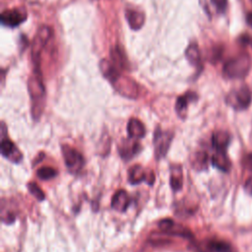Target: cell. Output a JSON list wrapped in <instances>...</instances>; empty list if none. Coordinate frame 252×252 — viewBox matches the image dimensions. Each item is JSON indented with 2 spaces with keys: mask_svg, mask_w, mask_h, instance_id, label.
<instances>
[{
  "mask_svg": "<svg viewBox=\"0 0 252 252\" xmlns=\"http://www.w3.org/2000/svg\"><path fill=\"white\" fill-rule=\"evenodd\" d=\"M29 91L33 99V115L39 116L42 110L41 102L44 97V87L40 72V65H34V75L29 81Z\"/></svg>",
  "mask_w": 252,
  "mask_h": 252,
  "instance_id": "cell-1",
  "label": "cell"
},
{
  "mask_svg": "<svg viewBox=\"0 0 252 252\" xmlns=\"http://www.w3.org/2000/svg\"><path fill=\"white\" fill-rule=\"evenodd\" d=\"M251 59L247 55H241L230 59L224 66V75L229 79H241L250 69Z\"/></svg>",
  "mask_w": 252,
  "mask_h": 252,
  "instance_id": "cell-2",
  "label": "cell"
},
{
  "mask_svg": "<svg viewBox=\"0 0 252 252\" xmlns=\"http://www.w3.org/2000/svg\"><path fill=\"white\" fill-rule=\"evenodd\" d=\"M52 36V29L42 26L37 33L32 45V59L35 64H40V55L47 40Z\"/></svg>",
  "mask_w": 252,
  "mask_h": 252,
  "instance_id": "cell-3",
  "label": "cell"
},
{
  "mask_svg": "<svg viewBox=\"0 0 252 252\" xmlns=\"http://www.w3.org/2000/svg\"><path fill=\"white\" fill-rule=\"evenodd\" d=\"M251 99H252V95L250 90L247 87L243 86L238 90L232 92L228 96L227 102L233 109L242 111L247 109L250 106Z\"/></svg>",
  "mask_w": 252,
  "mask_h": 252,
  "instance_id": "cell-4",
  "label": "cell"
},
{
  "mask_svg": "<svg viewBox=\"0 0 252 252\" xmlns=\"http://www.w3.org/2000/svg\"><path fill=\"white\" fill-rule=\"evenodd\" d=\"M62 153L65 165L70 173L78 174L85 165V160L78 151L68 145L62 146Z\"/></svg>",
  "mask_w": 252,
  "mask_h": 252,
  "instance_id": "cell-5",
  "label": "cell"
},
{
  "mask_svg": "<svg viewBox=\"0 0 252 252\" xmlns=\"http://www.w3.org/2000/svg\"><path fill=\"white\" fill-rule=\"evenodd\" d=\"M173 141L172 132H164L160 128H157L154 135V148L155 154L158 160L164 158L170 149L171 143Z\"/></svg>",
  "mask_w": 252,
  "mask_h": 252,
  "instance_id": "cell-6",
  "label": "cell"
},
{
  "mask_svg": "<svg viewBox=\"0 0 252 252\" xmlns=\"http://www.w3.org/2000/svg\"><path fill=\"white\" fill-rule=\"evenodd\" d=\"M159 228L165 234L174 235V236H181L184 238H191L193 237L192 233L185 227H182L179 224L174 223L173 220L165 219L159 223Z\"/></svg>",
  "mask_w": 252,
  "mask_h": 252,
  "instance_id": "cell-7",
  "label": "cell"
},
{
  "mask_svg": "<svg viewBox=\"0 0 252 252\" xmlns=\"http://www.w3.org/2000/svg\"><path fill=\"white\" fill-rule=\"evenodd\" d=\"M27 19V12L23 8L6 10L1 14V23L4 26L15 28L24 23Z\"/></svg>",
  "mask_w": 252,
  "mask_h": 252,
  "instance_id": "cell-8",
  "label": "cell"
},
{
  "mask_svg": "<svg viewBox=\"0 0 252 252\" xmlns=\"http://www.w3.org/2000/svg\"><path fill=\"white\" fill-rule=\"evenodd\" d=\"M112 83L114 84L116 89L123 96H126L129 97H135L138 94V88L135 82L129 80L128 78H124L121 75H119Z\"/></svg>",
  "mask_w": 252,
  "mask_h": 252,
  "instance_id": "cell-9",
  "label": "cell"
},
{
  "mask_svg": "<svg viewBox=\"0 0 252 252\" xmlns=\"http://www.w3.org/2000/svg\"><path fill=\"white\" fill-rule=\"evenodd\" d=\"M1 154L13 163H19L23 159V155L14 143L7 137H2L1 141Z\"/></svg>",
  "mask_w": 252,
  "mask_h": 252,
  "instance_id": "cell-10",
  "label": "cell"
},
{
  "mask_svg": "<svg viewBox=\"0 0 252 252\" xmlns=\"http://www.w3.org/2000/svg\"><path fill=\"white\" fill-rule=\"evenodd\" d=\"M198 252H232V246L223 240H209L196 245Z\"/></svg>",
  "mask_w": 252,
  "mask_h": 252,
  "instance_id": "cell-11",
  "label": "cell"
},
{
  "mask_svg": "<svg viewBox=\"0 0 252 252\" xmlns=\"http://www.w3.org/2000/svg\"><path fill=\"white\" fill-rule=\"evenodd\" d=\"M131 203V199L128 195V193L121 189L118 190L113 197L112 200V207L113 209L118 211V212H124L127 210Z\"/></svg>",
  "mask_w": 252,
  "mask_h": 252,
  "instance_id": "cell-12",
  "label": "cell"
},
{
  "mask_svg": "<svg viewBox=\"0 0 252 252\" xmlns=\"http://www.w3.org/2000/svg\"><path fill=\"white\" fill-rule=\"evenodd\" d=\"M135 140L136 139L129 137V140L124 141V143L119 146V153L123 159L129 160L140 152L141 146Z\"/></svg>",
  "mask_w": 252,
  "mask_h": 252,
  "instance_id": "cell-13",
  "label": "cell"
},
{
  "mask_svg": "<svg viewBox=\"0 0 252 252\" xmlns=\"http://www.w3.org/2000/svg\"><path fill=\"white\" fill-rule=\"evenodd\" d=\"M128 179L131 184H139L142 181H147L149 184H152V181H150V173L147 174L140 165H136L129 170Z\"/></svg>",
  "mask_w": 252,
  "mask_h": 252,
  "instance_id": "cell-14",
  "label": "cell"
},
{
  "mask_svg": "<svg viewBox=\"0 0 252 252\" xmlns=\"http://www.w3.org/2000/svg\"><path fill=\"white\" fill-rule=\"evenodd\" d=\"M211 161L213 166L222 172H229L232 168V163L226 153V151L216 150L215 154L212 156Z\"/></svg>",
  "mask_w": 252,
  "mask_h": 252,
  "instance_id": "cell-15",
  "label": "cell"
},
{
  "mask_svg": "<svg viewBox=\"0 0 252 252\" xmlns=\"http://www.w3.org/2000/svg\"><path fill=\"white\" fill-rule=\"evenodd\" d=\"M127 132L130 138L141 139L145 136L146 130L144 124L137 118H131L127 125Z\"/></svg>",
  "mask_w": 252,
  "mask_h": 252,
  "instance_id": "cell-16",
  "label": "cell"
},
{
  "mask_svg": "<svg viewBox=\"0 0 252 252\" xmlns=\"http://www.w3.org/2000/svg\"><path fill=\"white\" fill-rule=\"evenodd\" d=\"M231 142V136L226 131H217L212 136V145L216 150L226 151Z\"/></svg>",
  "mask_w": 252,
  "mask_h": 252,
  "instance_id": "cell-17",
  "label": "cell"
},
{
  "mask_svg": "<svg viewBox=\"0 0 252 252\" xmlns=\"http://www.w3.org/2000/svg\"><path fill=\"white\" fill-rule=\"evenodd\" d=\"M197 98V96L195 93H187L184 96H181L177 98L176 104H175V111L177 113V115L181 117H183L185 116L186 110H187V106L188 103L192 102V100H195Z\"/></svg>",
  "mask_w": 252,
  "mask_h": 252,
  "instance_id": "cell-18",
  "label": "cell"
},
{
  "mask_svg": "<svg viewBox=\"0 0 252 252\" xmlns=\"http://www.w3.org/2000/svg\"><path fill=\"white\" fill-rule=\"evenodd\" d=\"M112 63L116 67L119 71L126 69L127 60L122 52V49L119 46H116L112 49Z\"/></svg>",
  "mask_w": 252,
  "mask_h": 252,
  "instance_id": "cell-19",
  "label": "cell"
},
{
  "mask_svg": "<svg viewBox=\"0 0 252 252\" xmlns=\"http://www.w3.org/2000/svg\"><path fill=\"white\" fill-rule=\"evenodd\" d=\"M126 19L129 26L133 30L141 29L145 21L144 15L141 12H138L135 10H128L126 12Z\"/></svg>",
  "mask_w": 252,
  "mask_h": 252,
  "instance_id": "cell-20",
  "label": "cell"
},
{
  "mask_svg": "<svg viewBox=\"0 0 252 252\" xmlns=\"http://www.w3.org/2000/svg\"><path fill=\"white\" fill-rule=\"evenodd\" d=\"M185 56L189 63H191L193 66L198 67L201 64V54L196 43H192L187 47Z\"/></svg>",
  "mask_w": 252,
  "mask_h": 252,
  "instance_id": "cell-21",
  "label": "cell"
},
{
  "mask_svg": "<svg viewBox=\"0 0 252 252\" xmlns=\"http://www.w3.org/2000/svg\"><path fill=\"white\" fill-rule=\"evenodd\" d=\"M208 155L206 152H197L192 160V166L196 171H202L207 168Z\"/></svg>",
  "mask_w": 252,
  "mask_h": 252,
  "instance_id": "cell-22",
  "label": "cell"
},
{
  "mask_svg": "<svg viewBox=\"0 0 252 252\" xmlns=\"http://www.w3.org/2000/svg\"><path fill=\"white\" fill-rule=\"evenodd\" d=\"M37 175L41 180H48L56 177L58 175L57 170L50 168V167H42L37 172Z\"/></svg>",
  "mask_w": 252,
  "mask_h": 252,
  "instance_id": "cell-23",
  "label": "cell"
},
{
  "mask_svg": "<svg viewBox=\"0 0 252 252\" xmlns=\"http://www.w3.org/2000/svg\"><path fill=\"white\" fill-rule=\"evenodd\" d=\"M171 186L174 191H178L182 187V173L179 171L178 174L172 173L171 175Z\"/></svg>",
  "mask_w": 252,
  "mask_h": 252,
  "instance_id": "cell-24",
  "label": "cell"
},
{
  "mask_svg": "<svg viewBox=\"0 0 252 252\" xmlns=\"http://www.w3.org/2000/svg\"><path fill=\"white\" fill-rule=\"evenodd\" d=\"M28 189H29L30 193H31L34 197H36L38 200L41 201V200L44 199L45 196H44L43 191L38 186V184H37L36 182H30V183L28 184Z\"/></svg>",
  "mask_w": 252,
  "mask_h": 252,
  "instance_id": "cell-25",
  "label": "cell"
},
{
  "mask_svg": "<svg viewBox=\"0 0 252 252\" xmlns=\"http://www.w3.org/2000/svg\"><path fill=\"white\" fill-rule=\"evenodd\" d=\"M211 2L219 13H224L227 10L228 0H211Z\"/></svg>",
  "mask_w": 252,
  "mask_h": 252,
  "instance_id": "cell-26",
  "label": "cell"
},
{
  "mask_svg": "<svg viewBox=\"0 0 252 252\" xmlns=\"http://www.w3.org/2000/svg\"><path fill=\"white\" fill-rule=\"evenodd\" d=\"M243 166L244 168L252 173V153L247 154L243 159Z\"/></svg>",
  "mask_w": 252,
  "mask_h": 252,
  "instance_id": "cell-27",
  "label": "cell"
},
{
  "mask_svg": "<svg viewBox=\"0 0 252 252\" xmlns=\"http://www.w3.org/2000/svg\"><path fill=\"white\" fill-rule=\"evenodd\" d=\"M245 189L248 191L249 194L252 195V177L249 178L247 181H246V184H245Z\"/></svg>",
  "mask_w": 252,
  "mask_h": 252,
  "instance_id": "cell-28",
  "label": "cell"
},
{
  "mask_svg": "<svg viewBox=\"0 0 252 252\" xmlns=\"http://www.w3.org/2000/svg\"><path fill=\"white\" fill-rule=\"evenodd\" d=\"M247 21L249 22V24L252 26V14H250L249 16H248V18H247Z\"/></svg>",
  "mask_w": 252,
  "mask_h": 252,
  "instance_id": "cell-29",
  "label": "cell"
}]
</instances>
